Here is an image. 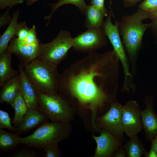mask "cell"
<instances>
[{
  "mask_svg": "<svg viewBox=\"0 0 157 157\" xmlns=\"http://www.w3.org/2000/svg\"><path fill=\"white\" fill-rule=\"evenodd\" d=\"M119 61L114 50L91 52L60 74L58 94L85 125L95 126L98 111L117 99Z\"/></svg>",
  "mask_w": 157,
  "mask_h": 157,
  "instance_id": "6da1fadb",
  "label": "cell"
},
{
  "mask_svg": "<svg viewBox=\"0 0 157 157\" xmlns=\"http://www.w3.org/2000/svg\"><path fill=\"white\" fill-rule=\"evenodd\" d=\"M151 18L150 13L140 9L132 15L124 16L120 22H118L119 33L130 59L132 75L136 72V58L143 35L146 30L151 26V23L144 24L142 21Z\"/></svg>",
  "mask_w": 157,
  "mask_h": 157,
  "instance_id": "7a4b0ae2",
  "label": "cell"
},
{
  "mask_svg": "<svg viewBox=\"0 0 157 157\" xmlns=\"http://www.w3.org/2000/svg\"><path fill=\"white\" fill-rule=\"evenodd\" d=\"M23 67L25 74L37 92L58 94L60 75L57 66L36 58Z\"/></svg>",
  "mask_w": 157,
  "mask_h": 157,
  "instance_id": "3957f363",
  "label": "cell"
},
{
  "mask_svg": "<svg viewBox=\"0 0 157 157\" xmlns=\"http://www.w3.org/2000/svg\"><path fill=\"white\" fill-rule=\"evenodd\" d=\"M72 131L71 123L48 122L39 126L29 135L20 137V143L29 147L43 149L66 140Z\"/></svg>",
  "mask_w": 157,
  "mask_h": 157,
  "instance_id": "277c9868",
  "label": "cell"
},
{
  "mask_svg": "<svg viewBox=\"0 0 157 157\" xmlns=\"http://www.w3.org/2000/svg\"><path fill=\"white\" fill-rule=\"evenodd\" d=\"M38 109L51 122L71 123L76 113L70 105L59 94L37 92Z\"/></svg>",
  "mask_w": 157,
  "mask_h": 157,
  "instance_id": "5b68a950",
  "label": "cell"
},
{
  "mask_svg": "<svg viewBox=\"0 0 157 157\" xmlns=\"http://www.w3.org/2000/svg\"><path fill=\"white\" fill-rule=\"evenodd\" d=\"M72 38L69 32L61 30L51 42L41 44L38 57L58 66L66 57L72 47Z\"/></svg>",
  "mask_w": 157,
  "mask_h": 157,
  "instance_id": "8992f818",
  "label": "cell"
},
{
  "mask_svg": "<svg viewBox=\"0 0 157 157\" xmlns=\"http://www.w3.org/2000/svg\"><path fill=\"white\" fill-rule=\"evenodd\" d=\"M122 104L117 99L110 102L109 109L101 116L97 117L95 120L97 127L106 131L113 135L124 138L122 122Z\"/></svg>",
  "mask_w": 157,
  "mask_h": 157,
  "instance_id": "52a82bcc",
  "label": "cell"
},
{
  "mask_svg": "<svg viewBox=\"0 0 157 157\" xmlns=\"http://www.w3.org/2000/svg\"><path fill=\"white\" fill-rule=\"evenodd\" d=\"M106 36L102 29L88 28L72 38V48L75 51L89 53L106 45Z\"/></svg>",
  "mask_w": 157,
  "mask_h": 157,
  "instance_id": "ba28073f",
  "label": "cell"
},
{
  "mask_svg": "<svg viewBox=\"0 0 157 157\" xmlns=\"http://www.w3.org/2000/svg\"><path fill=\"white\" fill-rule=\"evenodd\" d=\"M113 13L110 11L107 19L103 23L101 28L105 34L108 38L114 51L121 63L124 74V79L129 80L132 78V75L129 70L128 60L119 36L118 29V22L114 18L115 23H112L111 16Z\"/></svg>",
  "mask_w": 157,
  "mask_h": 157,
  "instance_id": "9c48e42d",
  "label": "cell"
},
{
  "mask_svg": "<svg viewBox=\"0 0 157 157\" xmlns=\"http://www.w3.org/2000/svg\"><path fill=\"white\" fill-rule=\"evenodd\" d=\"M141 110L136 101L130 100L123 106L122 122L124 133L129 138L140 133L142 129Z\"/></svg>",
  "mask_w": 157,
  "mask_h": 157,
  "instance_id": "30bf717a",
  "label": "cell"
},
{
  "mask_svg": "<svg viewBox=\"0 0 157 157\" xmlns=\"http://www.w3.org/2000/svg\"><path fill=\"white\" fill-rule=\"evenodd\" d=\"M100 135L92 136L97 144L94 155L92 157H111L117 151L124 138L115 136L109 132L103 129L99 131Z\"/></svg>",
  "mask_w": 157,
  "mask_h": 157,
  "instance_id": "8fae6325",
  "label": "cell"
},
{
  "mask_svg": "<svg viewBox=\"0 0 157 157\" xmlns=\"http://www.w3.org/2000/svg\"><path fill=\"white\" fill-rule=\"evenodd\" d=\"M143 101L146 107L140 111L142 128L144 131L146 140L151 142L157 135V115L154 110V95L146 96Z\"/></svg>",
  "mask_w": 157,
  "mask_h": 157,
  "instance_id": "7c38bea8",
  "label": "cell"
},
{
  "mask_svg": "<svg viewBox=\"0 0 157 157\" xmlns=\"http://www.w3.org/2000/svg\"><path fill=\"white\" fill-rule=\"evenodd\" d=\"M41 44H29L14 37L10 40L7 50L15 55L24 67L38 57Z\"/></svg>",
  "mask_w": 157,
  "mask_h": 157,
  "instance_id": "4fadbf2b",
  "label": "cell"
},
{
  "mask_svg": "<svg viewBox=\"0 0 157 157\" xmlns=\"http://www.w3.org/2000/svg\"><path fill=\"white\" fill-rule=\"evenodd\" d=\"M49 119L38 109H28L17 128L16 133L19 135L43 124L48 122Z\"/></svg>",
  "mask_w": 157,
  "mask_h": 157,
  "instance_id": "5bb4252c",
  "label": "cell"
},
{
  "mask_svg": "<svg viewBox=\"0 0 157 157\" xmlns=\"http://www.w3.org/2000/svg\"><path fill=\"white\" fill-rule=\"evenodd\" d=\"M21 79L20 91L28 109H38L37 92L26 75L23 65H18Z\"/></svg>",
  "mask_w": 157,
  "mask_h": 157,
  "instance_id": "9a60e30c",
  "label": "cell"
},
{
  "mask_svg": "<svg viewBox=\"0 0 157 157\" xmlns=\"http://www.w3.org/2000/svg\"><path fill=\"white\" fill-rule=\"evenodd\" d=\"M21 85L19 74L6 82L0 92V103L5 102L10 105L13 103L20 90Z\"/></svg>",
  "mask_w": 157,
  "mask_h": 157,
  "instance_id": "2e32d148",
  "label": "cell"
},
{
  "mask_svg": "<svg viewBox=\"0 0 157 157\" xmlns=\"http://www.w3.org/2000/svg\"><path fill=\"white\" fill-rule=\"evenodd\" d=\"M12 53L7 50L0 54V86L19 74V70L13 69L11 66Z\"/></svg>",
  "mask_w": 157,
  "mask_h": 157,
  "instance_id": "e0dca14e",
  "label": "cell"
},
{
  "mask_svg": "<svg viewBox=\"0 0 157 157\" xmlns=\"http://www.w3.org/2000/svg\"><path fill=\"white\" fill-rule=\"evenodd\" d=\"M19 10L14 12L12 19L6 30L0 38V54L5 52L8 49L10 40L16 36L19 23L18 19Z\"/></svg>",
  "mask_w": 157,
  "mask_h": 157,
  "instance_id": "ac0fdd59",
  "label": "cell"
},
{
  "mask_svg": "<svg viewBox=\"0 0 157 157\" xmlns=\"http://www.w3.org/2000/svg\"><path fill=\"white\" fill-rule=\"evenodd\" d=\"M123 145L127 157L144 156L148 152L137 135L130 138L129 140Z\"/></svg>",
  "mask_w": 157,
  "mask_h": 157,
  "instance_id": "d6986e66",
  "label": "cell"
},
{
  "mask_svg": "<svg viewBox=\"0 0 157 157\" xmlns=\"http://www.w3.org/2000/svg\"><path fill=\"white\" fill-rule=\"evenodd\" d=\"M85 26L88 28H101L103 23L104 15L92 5L87 6L84 14Z\"/></svg>",
  "mask_w": 157,
  "mask_h": 157,
  "instance_id": "ffe728a7",
  "label": "cell"
},
{
  "mask_svg": "<svg viewBox=\"0 0 157 157\" xmlns=\"http://www.w3.org/2000/svg\"><path fill=\"white\" fill-rule=\"evenodd\" d=\"M10 105L15 110V114L11 123L14 125V126L17 128L22 122L24 115L28 110L20 90Z\"/></svg>",
  "mask_w": 157,
  "mask_h": 157,
  "instance_id": "44dd1931",
  "label": "cell"
},
{
  "mask_svg": "<svg viewBox=\"0 0 157 157\" xmlns=\"http://www.w3.org/2000/svg\"><path fill=\"white\" fill-rule=\"evenodd\" d=\"M20 137L16 133L7 132L0 129V151L6 152L15 149L20 144Z\"/></svg>",
  "mask_w": 157,
  "mask_h": 157,
  "instance_id": "7402d4cb",
  "label": "cell"
},
{
  "mask_svg": "<svg viewBox=\"0 0 157 157\" xmlns=\"http://www.w3.org/2000/svg\"><path fill=\"white\" fill-rule=\"evenodd\" d=\"M67 4H72L76 6L83 14L87 6L84 0H58L57 3L50 4L52 10L50 14L44 17L45 19H48L46 26H47L49 23L51 16L56 10L61 6Z\"/></svg>",
  "mask_w": 157,
  "mask_h": 157,
  "instance_id": "603a6c76",
  "label": "cell"
},
{
  "mask_svg": "<svg viewBox=\"0 0 157 157\" xmlns=\"http://www.w3.org/2000/svg\"><path fill=\"white\" fill-rule=\"evenodd\" d=\"M11 119L7 112L0 110V129H7L13 133H16L17 128L12 126Z\"/></svg>",
  "mask_w": 157,
  "mask_h": 157,
  "instance_id": "cb8c5ba5",
  "label": "cell"
},
{
  "mask_svg": "<svg viewBox=\"0 0 157 157\" xmlns=\"http://www.w3.org/2000/svg\"><path fill=\"white\" fill-rule=\"evenodd\" d=\"M46 152V157H60L62 156V152L59 149L58 143L48 145L43 149Z\"/></svg>",
  "mask_w": 157,
  "mask_h": 157,
  "instance_id": "d4e9b609",
  "label": "cell"
},
{
  "mask_svg": "<svg viewBox=\"0 0 157 157\" xmlns=\"http://www.w3.org/2000/svg\"><path fill=\"white\" fill-rule=\"evenodd\" d=\"M140 9L150 13L157 11V0H145L140 6Z\"/></svg>",
  "mask_w": 157,
  "mask_h": 157,
  "instance_id": "484cf974",
  "label": "cell"
},
{
  "mask_svg": "<svg viewBox=\"0 0 157 157\" xmlns=\"http://www.w3.org/2000/svg\"><path fill=\"white\" fill-rule=\"evenodd\" d=\"M29 29L26 25L25 22L19 23L16 35L17 39L20 41H24L28 35Z\"/></svg>",
  "mask_w": 157,
  "mask_h": 157,
  "instance_id": "4316f807",
  "label": "cell"
},
{
  "mask_svg": "<svg viewBox=\"0 0 157 157\" xmlns=\"http://www.w3.org/2000/svg\"><path fill=\"white\" fill-rule=\"evenodd\" d=\"M27 43L32 44H39L40 43L38 39L36 33V28L34 25L29 30L28 34L24 41Z\"/></svg>",
  "mask_w": 157,
  "mask_h": 157,
  "instance_id": "83f0119b",
  "label": "cell"
},
{
  "mask_svg": "<svg viewBox=\"0 0 157 157\" xmlns=\"http://www.w3.org/2000/svg\"><path fill=\"white\" fill-rule=\"evenodd\" d=\"M37 154L31 149H22L13 153L11 156L13 157H35Z\"/></svg>",
  "mask_w": 157,
  "mask_h": 157,
  "instance_id": "f1b7e54d",
  "label": "cell"
},
{
  "mask_svg": "<svg viewBox=\"0 0 157 157\" xmlns=\"http://www.w3.org/2000/svg\"><path fill=\"white\" fill-rule=\"evenodd\" d=\"M24 0H0V9L2 10L8 7L10 9L13 6L22 3Z\"/></svg>",
  "mask_w": 157,
  "mask_h": 157,
  "instance_id": "f546056e",
  "label": "cell"
},
{
  "mask_svg": "<svg viewBox=\"0 0 157 157\" xmlns=\"http://www.w3.org/2000/svg\"><path fill=\"white\" fill-rule=\"evenodd\" d=\"M104 0H91V4L101 12L104 16H108V11L104 7Z\"/></svg>",
  "mask_w": 157,
  "mask_h": 157,
  "instance_id": "4dcf8cb0",
  "label": "cell"
},
{
  "mask_svg": "<svg viewBox=\"0 0 157 157\" xmlns=\"http://www.w3.org/2000/svg\"><path fill=\"white\" fill-rule=\"evenodd\" d=\"M7 9L5 12L1 15L0 17V27L6 25L7 24L9 23L11 21V17L9 14V9Z\"/></svg>",
  "mask_w": 157,
  "mask_h": 157,
  "instance_id": "1f68e13d",
  "label": "cell"
},
{
  "mask_svg": "<svg viewBox=\"0 0 157 157\" xmlns=\"http://www.w3.org/2000/svg\"><path fill=\"white\" fill-rule=\"evenodd\" d=\"M113 157H126V155L123 145L122 144L118 151L115 152Z\"/></svg>",
  "mask_w": 157,
  "mask_h": 157,
  "instance_id": "d6a6232c",
  "label": "cell"
},
{
  "mask_svg": "<svg viewBox=\"0 0 157 157\" xmlns=\"http://www.w3.org/2000/svg\"><path fill=\"white\" fill-rule=\"evenodd\" d=\"M150 149L154 150L157 154V135L151 141Z\"/></svg>",
  "mask_w": 157,
  "mask_h": 157,
  "instance_id": "836d02e7",
  "label": "cell"
},
{
  "mask_svg": "<svg viewBox=\"0 0 157 157\" xmlns=\"http://www.w3.org/2000/svg\"><path fill=\"white\" fill-rule=\"evenodd\" d=\"M144 157H157V154L154 150L150 149L149 151L147 152Z\"/></svg>",
  "mask_w": 157,
  "mask_h": 157,
  "instance_id": "e575fe53",
  "label": "cell"
},
{
  "mask_svg": "<svg viewBox=\"0 0 157 157\" xmlns=\"http://www.w3.org/2000/svg\"><path fill=\"white\" fill-rule=\"evenodd\" d=\"M151 18L153 20V22L157 21V11L153 13H151Z\"/></svg>",
  "mask_w": 157,
  "mask_h": 157,
  "instance_id": "d590c367",
  "label": "cell"
},
{
  "mask_svg": "<svg viewBox=\"0 0 157 157\" xmlns=\"http://www.w3.org/2000/svg\"><path fill=\"white\" fill-rule=\"evenodd\" d=\"M38 0H25L26 4L27 5H31L33 3Z\"/></svg>",
  "mask_w": 157,
  "mask_h": 157,
  "instance_id": "8d00e7d4",
  "label": "cell"
},
{
  "mask_svg": "<svg viewBox=\"0 0 157 157\" xmlns=\"http://www.w3.org/2000/svg\"><path fill=\"white\" fill-rule=\"evenodd\" d=\"M140 0H125V1L129 3H132Z\"/></svg>",
  "mask_w": 157,
  "mask_h": 157,
  "instance_id": "74e56055",
  "label": "cell"
}]
</instances>
